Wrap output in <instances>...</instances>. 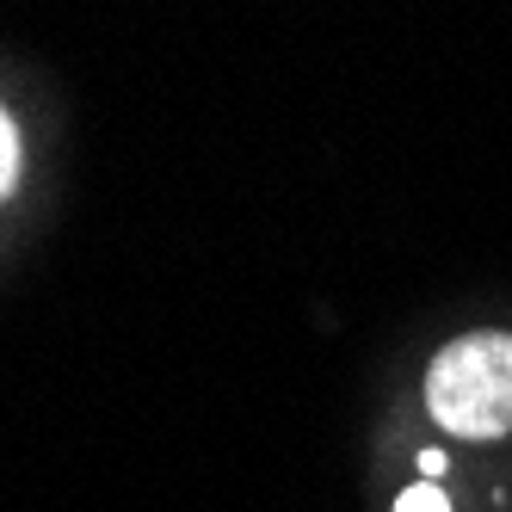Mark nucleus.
Segmentation results:
<instances>
[{
  "mask_svg": "<svg viewBox=\"0 0 512 512\" xmlns=\"http://www.w3.org/2000/svg\"><path fill=\"white\" fill-rule=\"evenodd\" d=\"M395 512H451V500H445V488L420 482V488H408V494L395 500Z\"/></svg>",
  "mask_w": 512,
  "mask_h": 512,
  "instance_id": "nucleus-3",
  "label": "nucleus"
},
{
  "mask_svg": "<svg viewBox=\"0 0 512 512\" xmlns=\"http://www.w3.org/2000/svg\"><path fill=\"white\" fill-rule=\"evenodd\" d=\"M13 179H19V130H13L7 112H0V198L13 192Z\"/></svg>",
  "mask_w": 512,
  "mask_h": 512,
  "instance_id": "nucleus-2",
  "label": "nucleus"
},
{
  "mask_svg": "<svg viewBox=\"0 0 512 512\" xmlns=\"http://www.w3.org/2000/svg\"><path fill=\"white\" fill-rule=\"evenodd\" d=\"M420 475H426V482H438V475H445V451H420Z\"/></svg>",
  "mask_w": 512,
  "mask_h": 512,
  "instance_id": "nucleus-4",
  "label": "nucleus"
},
{
  "mask_svg": "<svg viewBox=\"0 0 512 512\" xmlns=\"http://www.w3.org/2000/svg\"><path fill=\"white\" fill-rule=\"evenodd\" d=\"M426 408L457 438L512 432V334H463L432 358Z\"/></svg>",
  "mask_w": 512,
  "mask_h": 512,
  "instance_id": "nucleus-1",
  "label": "nucleus"
}]
</instances>
